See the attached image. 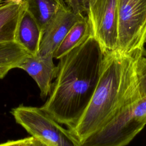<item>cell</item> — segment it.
I'll use <instances>...</instances> for the list:
<instances>
[{"instance_id": "18", "label": "cell", "mask_w": 146, "mask_h": 146, "mask_svg": "<svg viewBox=\"0 0 146 146\" xmlns=\"http://www.w3.org/2000/svg\"><path fill=\"white\" fill-rule=\"evenodd\" d=\"M7 1V0H0V2H3V1Z\"/></svg>"}, {"instance_id": "12", "label": "cell", "mask_w": 146, "mask_h": 146, "mask_svg": "<svg viewBox=\"0 0 146 146\" xmlns=\"http://www.w3.org/2000/svg\"><path fill=\"white\" fill-rule=\"evenodd\" d=\"M91 35L90 24L87 16L76 22L68 31L54 53V58L59 59Z\"/></svg>"}, {"instance_id": "19", "label": "cell", "mask_w": 146, "mask_h": 146, "mask_svg": "<svg viewBox=\"0 0 146 146\" xmlns=\"http://www.w3.org/2000/svg\"><path fill=\"white\" fill-rule=\"evenodd\" d=\"M145 43H146V37H145Z\"/></svg>"}, {"instance_id": "2", "label": "cell", "mask_w": 146, "mask_h": 146, "mask_svg": "<svg viewBox=\"0 0 146 146\" xmlns=\"http://www.w3.org/2000/svg\"><path fill=\"white\" fill-rule=\"evenodd\" d=\"M144 49L128 54H105L92 98L77 123L69 129L80 143L141 99L136 66Z\"/></svg>"}, {"instance_id": "13", "label": "cell", "mask_w": 146, "mask_h": 146, "mask_svg": "<svg viewBox=\"0 0 146 146\" xmlns=\"http://www.w3.org/2000/svg\"><path fill=\"white\" fill-rule=\"evenodd\" d=\"M27 10L34 17L42 32L55 14L66 5L63 0H25Z\"/></svg>"}, {"instance_id": "6", "label": "cell", "mask_w": 146, "mask_h": 146, "mask_svg": "<svg viewBox=\"0 0 146 146\" xmlns=\"http://www.w3.org/2000/svg\"><path fill=\"white\" fill-rule=\"evenodd\" d=\"M91 36L99 43L105 54L116 51L118 40L117 0H94L86 12Z\"/></svg>"}, {"instance_id": "15", "label": "cell", "mask_w": 146, "mask_h": 146, "mask_svg": "<svg viewBox=\"0 0 146 146\" xmlns=\"http://www.w3.org/2000/svg\"><path fill=\"white\" fill-rule=\"evenodd\" d=\"M94 0H66L68 6L74 13L81 14L86 12L89 4Z\"/></svg>"}, {"instance_id": "3", "label": "cell", "mask_w": 146, "mask_h": 146, "mask_svg": "<svg viewBox=\"0 0 146 146\" xmlns=\"http://www.w3.org/2000/svg\"><path fill=\"white\" fill-rule=\"evenodd\" d=\"M146 125V96L86 138L82 146H125Z\"/></svg>"}, {"instance_id": "7", "label": "cell", "mask_w": 146, "mask_h": 146, "mask_svg": "<svg viewBox=\"0 0 146 146\" xmlns=\"http://www.w3.org/2000/svg\"><path fill=\"white\" fill-rule=\"evenodd\" d=\"M84 16L74 13L68 6L60 9L42 31L38 54L54 55L72 26Z\"/></svg>"}, {"instance_id": "11", "label": "cell", "mask_w": 146, "mask_h": 146, "mask_svg": "<svg viewBox=\"0 0 146 146\" xmlns=\"http://www.w3.org/2000/svg\"><path fill=\"white\" fill-rule=\"evenodd\" d=\"M29 55L16 40L0 42V79H3L11 70L18 68Z\"/></svg>"}, {"instance_id": "5", "label": "cell", "mask_w": 146, "mask_h": 146, "mask_svg": "<svg viewBox=\"0 0 146 146\" xmlns=\"http://www.w3.org/2000/svg\"><path fill=\"white\" fill-rule=\"evenodd\" d=\"M118 40L116 52L128 54L144 48L146 0H117Z\"/></svg>"}, {"instance_id": "1", "label": "cell", "mask_w": 146, "mask_h": 146, "mask_svg": "<svg viewBox=\"0 0 146 146\" xmlns=\"http://www.w3.org/2000/svg\"><path fill=\"white\" fill-rule=\"evenodd\" d=\"M105 54L92 36L59 59L51 91L41 108L72 128L86 109L102 72Z\"/></svg>"}, {"instance_id": "17", "label": "cell", "mask_w": 146, "mask_h": 146, "mask_svg": "<svg viewBox=\"0 0 146 146\" xmlns=\"http://www.w3.org/2000/svg\"><path fill=\"white\" fill-rule=\"evenodd\" d=\"M26 146H53L48 142L33 136H30L29 141Z\"/></svg>"}, {"instance_id": "14", "label": "cell", "mask_w": 146, "mask_h": 146, "mask_svg": "<svg viewBox=\"0 0 146 146\" xmlns=\"http://www.w3.org/2000/svg\"><path fill=\"white\" fill-rule=\"evenodd\" d=\"M136 78L141 98L146 96V51L144 49L139 56L136 66Z\"/></svg>"}, {"instance_id": "4", "label": "cell", "mask_w": 146, "mask_h": 146, "mask_svg": "<svg viewBox=\"0 0 146 146\" xmlns=\"http://www.w3.org/2000/svg\"><path fill=\"white\" fill-rule=\"evenodd\" d=\"M10 112L15 121L31 136L39 137L53 146H82L68 129L63 128L41 107L21 104Z\"/></svg>"}, {"instance_id": "9", "label": "cell", "mask_w": 146, "mask_h": 146, "mask_svg": "<svg viewBox=\"0 0 146 146\" xmlns=\"http://www.w3.org/2000/svg\"><path fill=\"white\" fill-rule=\"evenodd\" d=\"M26 7L25 0L0 2V42L16 40L18 25Z\"/></svg>"}, {"instance_id": "10", "label": "cell", "mask_w": 146, "mask_h": 146, "mask_svg": "<svg viewBox=\"0 0 146 146\" xmlns=\"http://www.w3.org/2000/svg\"><path fill=\"white\" fill-rule=\"evenodd\" d=\"M42 34L39 25L26 7L18 25L16 41L30 54L36 55L39 52Z\"/></svg>"}, {"instance_id": "16", "label": "cell", "mask_w": 146, "mask_h": 146, "mask_svg": "<svg viewBox=\"0 0 146 146\" xmlns=\"http://www.w3.org/2000/svg\"><path fill=\"white\" fill-rule=\"evenodd\" d=\"M29 139L30 137L14 140H8L6 142L0 143V146H26Z\"/></svg>"}, {"instance_id": "8", "label": "cell", "mask_w": 146, "mask_h": 146, "mask_svg": "<svg viewBox=\"0 0 146 146\" xmlns=\"http://www.w3.org/2000/svg\"><path fill=\"white\" fill-rule=\"evenodd\" d=\"M53 55H29L18 68L25 71L36 82L40 90L42 99L46 98L50 94L52 80L56 78L58 66L53 62Z\"/></svg>"}]
</instances>
